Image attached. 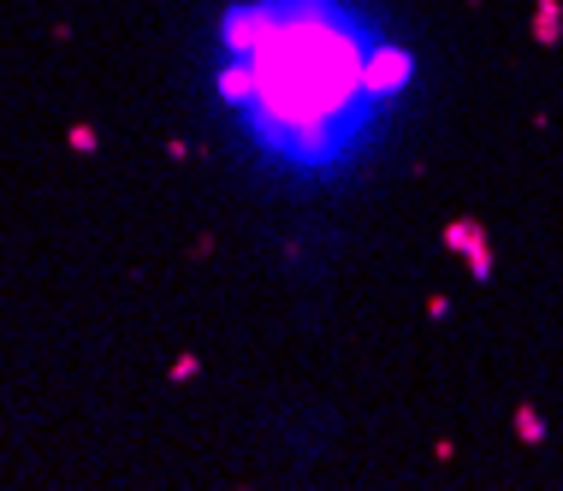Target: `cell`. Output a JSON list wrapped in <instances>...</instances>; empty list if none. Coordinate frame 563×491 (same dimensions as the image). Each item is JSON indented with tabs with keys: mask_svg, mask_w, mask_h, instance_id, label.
<instances>
[{
	"mask_svg": "<svg viewBox=\"0 0 563 491\" xmlns=\"http://www.w3.org/2000/svg\"><path fill=\"white\" fill-rule=\"evenodd\" d=\"M225 48H238V66L225 59L220 89L250 113V131L279 143L273 155H291L302 166H321L332 148L327 136L356 125L362 101H391L416 78V59L404 48H368L332 30L321 12H243L225 19Z\"/></svg>",
	"mask_w": 563,
	"mask_h": 491,
	"instance_id": "1",
	"label": "cell"
}]
</instances>
